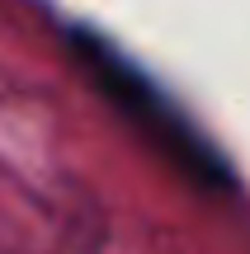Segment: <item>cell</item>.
<instances>
[{"label": "cell", "instance_id": "1", "mask_svg": "<svg viewBox=\"0 0 250 254\" xmlns=\"http://www.w3.org/2000/svg\"><path fill=\"white\" fill-rule=\"evenodd\" d=\"M71 47H76V57H81V66L90 71V80L109 94V104L128 123H137L142 132H147V141L161 146L189 179L213 184V189H227V184H232V170H227V160L213 151V141H208V136L170 104V94L161 90V85H151L123 52H113L90 28H71Z\"/></svg>", "mask_w": 250, "mask_h": 254}]
</instances>
